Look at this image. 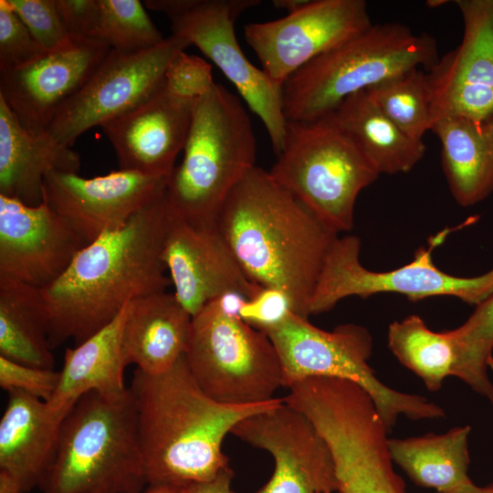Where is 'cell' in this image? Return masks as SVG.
I'll list each match as a JSON object with an SVG mask.
<instances>
[{
	"label": "cell",
	"mask_w": 493,
	"mask_h": 493,
	"mask_svg": "<svg viewBox=\"0 0 493 493\" xmlns=\"http://www.w3.org/2000/svg\"><path fill=\"white\" fill-rule=\"evenodd\" d=\"M170 223L163 194L125 226L82 247L57 280L40 288L51 350L69 339L84 341L129 302L166 291L172 282L163 250Z\"/></svg>",
	"instance_id": "cell-1"
},
{
	"label": "cell",
	"mask_w": 493,
	"mask_h": 493,
	"mask_svg": "<svg viewBox=\"0 0 493 493\" xmlns=\"http://www.w3.org/2000/svg\"><path fill=\"white\" fill-rule=\"evenodd\" d=\"M215 226L252 281L281 290L309 318L337 233L257 166L232 190Z\"/></svg>",
	"instance_id": "cell-2"
},
{
	"label": "cell",
	"mask_w": 493,
	"mask_h": 493,
	"mask_svg": "<svg viewBox=\"0 0 493 493\" xmlns=\"http://www.w3.org/2000/svg\"><path fill=\"white\" fill-rule=\"evenodd\" d=\"M129 388L147 487L183 488L215 477L229 466L222 449L226 435L243 419L283 400L246 405L219 403L199 387L184 355L161 373L136 368Z\"/></svg>",
	"instance_id": "cell-3"
},
{
	"label": "cell",
	"mask_w": 493,
	"mask_h": 493,
	"mask_svg": "<svg viewBox=\"0 0 493 493\" xmlns=\"http://www.w3.org/2000/svg\"><path fill=\"white\" fill-rule=\"evenodd\" d=\"M257 141L241 100L215 83L194 109L184 156L167 178L171 218L215 224L235 186L255 165Z\"/></svg>",
	"instance_id": "cell-4"
},
{
	"label": "cell",
	"mask_w": 493,
	"mask_h": 493,
	"mask_svg": "<svg viewBox=\"0 0 493 493\" xmlns=\"http://www.w3.org/2000/svg\"><path fill=\"white\" fill-rule=\"evenodd\" d=\"M130 390V388H129ZM147 487L131 391L110 400L80 397L60 426L42 493H141Z\"/></svg>",
	"instance_id": "cell-5"
},
{
	"label": "cell",
	"mask_w": 493,
	"mask_h": 493,
	"mask_svg": "<svg viewBox=\"0 0 493 493\" xmlns=\"http://www.w3.org/2000/svg\"><path fill=\"white\" fill-rule=\"evenodd\" d=\"M435 40L391 22L369 28L320 55L282 87L288 121L330 114L347 97L412 68L429 69L438 60Z\"/></svg>",
	"instance_id": "cell-6"
},
{
	"label": "cell",
	"mask_w": 493,
	"mask_h": 493,
	"mask_svg": "<svg viewBox=\"0 0 493 493\" xmlns=\"http://www.w3.org/2000/svg\"><path fill=\"white\" fill-rule=\"evenodd\" d=\"M268 173L337 234L351 230L359 194L380 176L330 115L288 121Z\"/></svg>",
	"instance_id": "cell-7"
},
{
	"label": "cell",
	"mask_w": 493,
	"mask_h": 493,
	"mask_svg": "<svg viewBox=\"0 0 493 493\" xmlns=\"http://www.w3.org/2000/svg\"><path fill=\"white\" fill-rule=\"evenodd\" d=\"M263 332L278 353L285 388L313 377L352 382L372 397L389 430L401 414L412 420L445 416L444 410L435 403L393 390L376 377L368 364L372 338L361 325L341 324L329 331L291 311L278 325Z\"/></svg>",
	"instance_id": "cell-8"
},
{
	"label": "cell",
	"mask_w": 493,
	"mask_h": 493,
	"mask_svg": "<svg viewBox=\"0 0 493 493\" xmlns=\"http://www.w3.org/2000/svg\"><path fill=\"white\" fill-rule=\"evenodd\" d=\"M184 356L199 387L219 403L262 404L283 387L279 359L267 335L226 314L216 299L193 316Z\"/></svg>",
	"instance_id": "cell-9"
},
{
	"label": "cell",
	"mask_w": 493,
	"mask_h": 493,
	"mask_svg": "<svg viewBox=\"0 0 493 493\" xmlns=\"http://www.w3.org/2000/svg\"><path fill=\"white\" fill-rule=\"evenodd\" d=\"M148 8L164 13L173 34L185 38L207 57L235 86L249 110L263 122L273 150L284 146L288 121L282 87L255 67L243 53L235 21L259 0H146Z\"/></svg>",
	"instance_id": "cell-10"
},
{
	"label": "cell",
	"mask_w": 493,
	"mask_h": 493,
	"mask_svg": "<svg viewBox=\"0 0 493 493\" xmlns=\"http://www.w3.org/2000/svg\"><path fill=\"white\" fill-rule=\"evenodd\" d=\"M446 232L431 239L428 248L416 250L413 260L398 268L377 272L360 261L361 240L356 236H338L327 255L309 306V315L330 310L347 297L368 298L392 292L418 301L437 296H451L477 306L493 294V268L477 277H457L439 269L432 257Z\"/></svg>",
	"instance_id": "cell-11"
},
{
	"label": "cell",
	"mask_w": 493,
	"mask_h": 493,
	"mask_svg": "<svg viewBox=\"0 0 493 493\" xmlns=\"http://www.w3.org/2000/svg\"><path fill=\"white\" fill-rule=\"evenodd\" d=\"M190 45L173 34L142 51L110 49L85 84L59 108L46 133L70 147L86 131L100 127L159 90L170 62Z\"/></svg>",
	"instance_id": "cell-12"
},
{
	"label": "cell",
	"mask_w": 493,
	"mask_h": 493,
	"mask_svg": "<svg viewBox=\"0 0 493 493\" xmlns=\"http://www.w3.org/2000/svg\"><path fill=\"white\" fill-rule=\"evenodd\" d=\"M372 25L364 0H309L287 16L245 26L261 69L283 87L299 68Z\"/></svg>",
	"instance_id": "cell-13"
},
{
	"label": "cell",
	"mask_w": 493,
	"mask_h": 493,
	"mask_svg": "<svg viewBox=\"0 0 493 493\" xmlns=\"http://www.w3.org/2000/svg\"><path fill=\"white\" fill-rule=\"evenodd\" d=\"M231 434L273 457L272 476L257 493L338 492L327 442L306 414L284 400L243 419Z\"/></svg>",
	"instance_id": "cell-14"
},
{
	"label": "cell",
	"mask_w": 493,
	"mask_h": 493,
	"mask_svg": "<svg viewBox=\"0 0 493 493\" xmlns=\"http://www.w3.org/2000/svg\"><path fill=\"white\" fill-rule=\"evenodd\" d=\"M455 3L464 23L462 41L426 72L433 123L448 116L484 123L493 117V0Z\"/></svg>",
	"instance_id": "cell-15"
},
{
	"label": "cell",
	"mask_w": 493,
	"mask_h": 493,
	"mask_svg": "<svg viewBox=\"0 0 493 493\" xmlns=\"http://www.w3.org/2000/svg\"><path fill=\"white\" fill-rule=\"evenodd\" d=\"M167 178L121 169L91 178L52 172L44 180L43 201L89 245L158 199Z\"/></svg>",
	"instance_id": "cell-16"
},
{
	"label": "cell",
	"mask_w": 493,
	"mask_h": 493,
	"mask_svg": "<svg viewBox=\"0 0 493 493\" xmlns=\"http://www.w3.org/2000/svg\"><path fill=\"white\" fill-rule=\"evenodd\" d=\"M87 244L47 203L0 195V276L45 288Z\"/></svg>",
	"instance_id": "cell-17"
},
{
	"label": "cell",
	"mask_w": 493,
	"mask_h": 493,
	"mask_svg": "<svg viewBox=\"0 0 493 493\" xmlns=\"http://www.w3.org/2000/svg\"><path fill=\"white\" fill-rule=\"evenodd\" d=\"M163 260L174 296L192 316L226 293L251 299L263 288L246 275L215 224L171 218Z\"/></svg>",
	"instance_id": "cell-18"
},
{
	"label": "cell",
	"mask_w": 493,
	"mask_h": 493,
	"mask_svg": "<svg viewBox=\"0 0 493 493\" xmlns=\"http://www.w3.org/2000/svg\"><path fill=\"white\" fill-rule=\"evenodd\" d=\"M110 49L103 41L78 38L32 64L0 71V97L26 130L46 133L59 108L85 84Z\"/></svg>",
	"instance_id": "cell-19"
},
{
	"label": "cell",
	"mask_w": 493,
	"mask_h": 493,
	"mask_svg": "<svg viewBox=\"0 0 493 493\" xmlns=\"http://www.w3.org/2000/svg\"><path fill=\"white\" fill-rule=\"evenodd\" d=\"M195 103L172 96L163 86L132 109L101 124L120 169L169 176L187 142Z\"/></svg>",
	"instance_id": "cell-20"
},
{
	"label": "cell",
	"mask_w": 493,
	"mask_h": 493,
	"mask_svg": "<svg viewBox=\"0 0 493 493\" xmlns=\"http://www.w3.org/2000/svg\"><path fill=\"white\" fill-rule=\"evenodd\" d=\"M67 414L21 391L8 392L0 420V471L29 492L40 488L53 462Z\"/></svg>",
	"instance_id": "cell-21"
},
{
	"label": "cell",
	"mask_w": 493,
	"mask_h": 493,
	"mask_svg": "<svg viewBox=\"0 0 493 493\" xmlns=\"http://www.w3.org/2000/svg\"><path fill=\"white\" fill-rule=\"evenodd\" d=\"M79 168L78 152L47 133L26 130L0 97V195L37 205L49 173H78Z\"/></svg>",
	"instance_id": "cell-22"
},
{
	"label": "cell",
	"mask_w": 493,
	"mask_h": 493,
	"mask_svg": "<svg viewBox=\"0 0 493 493\" xmlns=\"http://www.w3.org/2000/svg\"><path fill=\"white\" fill-rule=\"evenodd\" d=\"M193 316L174 294L154 293L128 304L122 330L124 362L137 369L161 373L184 355Z\"/></svg>",
	"instance_id": "cell-23"
},
{
	"label": "cell",
	"mask_w": 493,
	"mask_h": 493,
	"mask_svg": "<svg viewBox=\"0 0 493 493\" xmlns=\"http://www.w3.org/2000/svg\"><path fill=\"white\" fill-rule=\"evenodd\" d=\"M128 304L101 330L66 350L58 386L46 402L51 410L67 414L80 397L90 392L110 400H120L129 393L123 379L126 364L121 349Z\"/></svg>",
	"instance_id": "cell-24"
},
{
	"label": "cell",
	"mask_w": 493,
	"mask_h": 493,
	"mask_svg": "<svg viewBox=\"0 0 493 493\" xmlns=\"http://www.w3.org/2000/svg\"><path fill=\"white\" fill-rule=\"evenodd\" d=\"M380 173H409L424 157V141L404 133L365 90L347 97L330 114Z\"/></svg>",
	"instance_id": "cell-25"
},
{
	"label": "cell",
	"mask_w": 493,
	"mask_h": 493,
	"mask_svg": "<svg viewBox=\"0 0 493 493\" xmlns=\"http://www.w3.org/2000/svg\"><path fill=\"white\" fill-rule=\"evenodd\" d=\"M431 131L441 143L442 166L456 202L470 206L493 191V152L484 123L462 117H442Z\"/></svg>",
	"instance_id": "cell-26"
},
{
	"label": "cell",
	"mask_w": 493,
	"mask_h": 493,
	"mask_svg": "<svg viewBox=\"0 0 493 493\" xmlns=\"http://www.w3.org/2000/svg\"><path fill=\"white\" fill-rule=\"evenodd\" d=\"M469 433L466 425L442 435L389 439L390 455L414 484L436 493H457L473 484L468 476Z\"/></svg>",
	"instance_id": "cell-27"
},
{
	"label": "cell",
	"mask_w": 493,
	"mask_h": 493,
	"mask_svg": "<svg viewBox=\"0 0 493 493\" xmlns=\"http://www.w3.org/2000/svg\"><path fill=\"white\" fill-rule=\"evenodd\" d=\"M0 356L54 368L41 289L4 276H0Z\"/></svg>",
	"instance_id": "cell-28"
},
{
	"label": "cell",
	"mask_w": 493,
	"mask_h": 493,
	"mask_svg": "<svg viewBox=\"0 0 493 493\" xmlns=\"http://www.w3.org/2000/svg\"><path fill=\"white\" fill-rule=\"evenodd\" d=\"M387 342L397 360L420 377L429 391L439 390L452 375L455 355L447 330H430L420 316L391 323Z\"/></svg>",
	"instance_id": "cell-29"
},
{
	"label": "cell",
	"mask_w": 493,
	"mask_h": 493,
	"mask_svg": "<svg viewBox=\"0 0 493 493\" xmlns=\"http://www.w3.org/2000/svg\"><path fill=\"white\" fill-rule=\"evenodd\" d=\"M382 112L404 133L423 141L433 124L432 98L422 68H412L364 89Z\"/></svg>",
	"instance_id": "cell-30"
},
{
	"label": "cell",
	"mask_w": 493,
	"mask_h": 493,
	"mask_svg": "<svg viewBox=\"0 0 493 493\" xmlns=\"http://www.w3.org/2000/svg\"><path fill=\"white\" fill-rule=\"evenodd\" d=\"M447 333L455 355L452 375L493 404V383L488 376V367H493V294L477 304L461 326Z\"/></svg>",
	"instance_id": "cell-31"
},
{
	"label": "cell",
	"mask_w": 493,
	"mask_h": 493,
	"mask_svg": "<svg viewBox=\"0 0 493 493\" xmlns=\"http://www.w3.org/2000/svg\"><path fill=\"white\" fill-rule=\"evenodd\" d=\"M386 441L372 439L343 453L336 463L338 493H406Z\"/></svg>",
	"instance_id": "cell-32"
},
{
	"label": "cell",
	"mask_w": 493,
	"mask_h": 493,
	"mask_svg": "<svg viewBox=\"0 0 493 493\" xmlns=\"http://www.w3.org/2000/svg\"><path fill=\"white\" fill-rule=\"evenodd\" d=\"M92 37L122 52L149 49L164 39L139 0H97Z\"/></svg>",
	"instance_id": "cell-33"
},
{
	"label": "cell",
	"mask_w": 493,
	"mask_h": 493,
	"mask_svg": "<svg viewBox=\"0 0 493 493\" xmlns=\"http://www.w3.org/2000/svg\"><path fill=\"white\" fill-rule=\"evenodd\" d=\"M47 53L71 45L76 39L68 32L57 0H7Z\"/></svg>",
	"instance_id": "cell-34"
},
{
	"label": "cell",
	"mask_w": 493,
	"mask_h": 493,
	"mask_svg": "<svg viewBox=\"0 0 493 493\" xmlns=\"http://www.w3.org/2000/svg\"><path fill=\"white\" fill-rule=\"evenodd\" d=\"M47 54L7 0H0V71L32 64Z\"/></svg>",
	"instance_id": "cell-35"
},
{
	"label": "cell",
	"mask_w": 493,
	"mask_h": 493,
	"mask_svg": "<svg viewBox=\"0 0 493 493\" xmlns=\"http://www.w3.org/2000/svg\"><path fill=\"white\" fill-rule=\"evenodd\" d=\"M212 66L204 58L183 51L168 65L164 74V89L172 96L197 101L215 86Z\"/></svg>",
	"instance_id": "cell-36"
},
{
	"label": "cell",
	"mask_w": 493,
	"mask_h": 493,
	"mask_svg": "<svg viewBox=\"0 0 493 493\" xmlns=\"http://www.w3.org/2000/svg\"><path fill=\"white\" fill-rule=\"evenodd\" d=\"M59 372L19 363L0 356V386L10 391H21L47 402L59 381Z\"/></svg>",
	"instance_id": "cell-37"
},
{
	"label": "cell",
	"mask_w": 493,
	"mask_h": 493,
	"mask_svg": "<svg viewBox=\"0 0 493 493\" xmlns=\"http://www.w3.org/2000/svg\"><path fill=\"white\" fill-rule=\"evenodd\" d=\"M291 311V302L284 292L262 288L257 295L245 301L239 316L252 327L265 331L282 322Z\"/></svg>",
	"instance_id": "cell-38"
},
{
	"label": "cell",
	"mask_w": 493,
	"mask_h": 493,
	"mask_svg": "<svg viewBox=\"0 0 493 493\" xmlns=\"http://www.w3.org/2000/svg\"><path fill=\"white\" fill-rule=\"evenodd\" d=\"M68 34L73 38L93 39L97 0H57Z\"/></svg>",
	"instance_id": "cell-39"
},
{
	"label": "cell",
	"mask_w": 493,
	"mask_h": 493,
	"mask_svg": "<svg viewBox=\"0 0 493 493\" xmlns=\"http://www.w3.org/2000/svg\"><path fill=\"white\" fill-rule=\"evenodd\" d=\"M234 471L228 466L215 477L194 481L184 486L181 493H236L232 488Z\"/></svg>",
	"instance_id": "cell-40"
},
{
	"label": "cell",
	"mask_w": 493,
	"mask_h": 493,
	"mask_svg": "<svg viewBox=\"0 0 493 493\" xmlns=\"http://www.w3.org/2000/svg\"><path fill=\"white\" fill-rule=\"evenodd\" d=\"M0 493H26L8 474L0 471Z\"/></svg>",
	"instance_id": "cell-41"
},
{
	"label": "cell",
	"mask_w": 493,
	"mask_h": 493,
	"mask_svg": "<svg viewBox=\"0 0 493 493\" xmlns=\"http://www.w3.org/2000/svg\"><path fill=\"white\" fill-rule=\"evenodd\" d=\"M309 0H274L273 5L278 9H284L288 14L294 13L302 8Z\"/></svg>",
	"instance_id": "cell-42"
},
{
	"label": "cell",
	"mask_w": 493,
	"mask_h": 493,
	"mask_svg": "<svg viewBox=\"0 0 493 493\" xmlns=\"http://www.w3.org/2000/svg\"><path fill=\"white\" fill-rule=\"evenodd\" d=\"M182 488L172 486H148L141 493H181Z\"/></svg>",
	"instance_id": "cell-43"
},
{
	"label": "cell",
	"mask_w": 493,
	"mask_h": 493,
	"mask_svg": "<svg viewBox=\"0 0 493 493\" xmlns=\"http://www.w3.org/2000/svg\"><path fill=\"white\" fill-rule=\"evenodd\" d=\"M457 493H493V482L484 487H478L473 483Z\"/></svg>",
	"instance_id": "cell-44"
},
{
	"label": "cell",
	"mask_w": 493,
	"mask_h": 493,
	"mask_svg": "<svg viewBox=\"0 0 493 493\" xmlns=\"http://www.w3.org/2000/svg\"><path fill=\"white\" fill-rule=\"evenodd\" d=\"M484 129H485L487 138L488 140V142L493 152V117L489 119L488 121L484 122Z\"/></svg>",
	"instance_id": "cell-45"
}]
</instances>
